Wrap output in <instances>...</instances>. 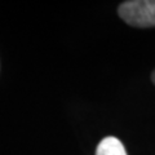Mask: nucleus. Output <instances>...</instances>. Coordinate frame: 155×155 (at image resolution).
<instances>
[{
  "label": "nucleus",
  "instance_id": "obj_2",
  "mask_svg": "<svg viewBox=\"0 0 155 155\" xmlns=\"http://www.w3.org/2000/svg\"><path fill=\"white\" fill-rule=\"evenodd\" d=\"M96 155H127L124 145L116 137H105L96 149Z\"/></svg>",
  "mask_w": 155,
  "mask_h": 155
},
{
  "label": "nucleus",
  "instance_id": "obj_1",
  "mask_svg": "<svg viewBox=\"0 0 155 155\" xmlns=\"http://www.w3.org/2000/svg\"><path fill=\"white\" fill-rule=\"evenodd\" d=\"M118 13L133 27L155 26V0H129L119 5Z\"/></svg>",
  "mask_w": 155,
  "mask_h": 155
},
{
  "label": "nucleus",
  "instance_id": "obj_3",
  "mask_svg": "<svg viewBox=\"0 0 155 155\" xmlns=\"http://www.w3.org/2000/svg\"><path fill=\"white\" fill-rule=\"evenodd\" d=\"M151 79H153V81H154V83H155V71L153 72V75H151Z\"/></svg>",
  "mask_w": 155,
  "mask_h": 155
}]
</instances>
